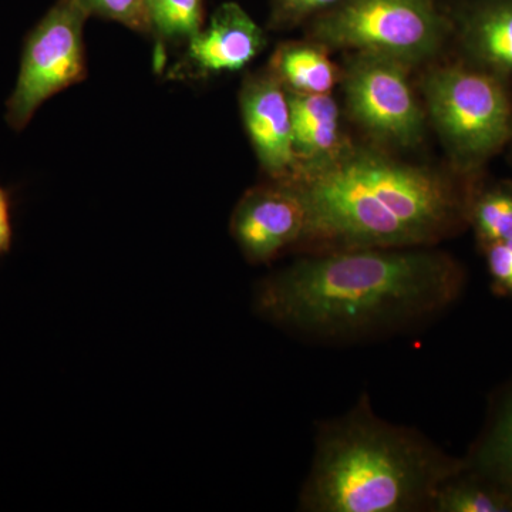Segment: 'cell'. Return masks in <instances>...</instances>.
Returning <instances> with one entry per match:
<instances>
[{
  "label": "cell",
  "mask_w": 512,
  "mask_h": 512,
  "mask_svg": "<svg viewBox=\"0 0 512 512\" xmlns=\"http://www.w3.org/2000/svg\"><path fill=\"white\" fill-rule=\"evenodd\" d=\"M431 121L458 167L473 171L512 137L507 82L477 66L433 70L423 84Z\"/></svg>",
  "instance_id": "277c9868"
},
{
  "label": "cell",
  "mask_w": 512,
  "mask_h": 512,
  "mask_svg": "<svg viewBox=\"0 0 512 512\" xmlns=\"http://www.w3.org/2000/svg\"><path fill=\"white\" fill-rule=\"evenodd\" d=\"M453 256L424 248L320 252L265 279L256 311L320 340H356L447 311L466 289Z\"/></svg>",
  "instance_id": "6da1fadb"
},
{
  "label": "cell",
  "mask_w": 512,
  "mask_h": 512,
  "mask_svg": "<svg viewBox=\"0 0 512 512\" xmlns=\"http://www.w3.org/2000/svg\"><path fill=\"white\" fill-rule=\"evenodd\" d=\"M466 467L512 495V379L491 396L487 419Z\"/></svg>",
  "instance_id": "7c38bea8"
},
{
  "label": "cell",
  "mask_w": 512,
  "mask_h": 512,
  "mask_svg": "<svg viewBox=\"0 0 512 512\" xmlns=\"http://www.w3.org/2000/svg\"><path fill=\"white\" fill-rule=\"evenodd\" d=\"M291 183L305 201L301 245L312 254L430 247L468 222L471 194L424 168L367 151L301 168Z\"/></svg>",
  "instance_id": "7a4b0ae2"
},
{
  "label": "cell",
  "mask_w": 512,
  "mask_h": 512,
  "mask_svg": "<svg viewBox=\"0 0 512 512\" xmlns=\"http://www.w3.org/2000/svg\"><path fill=\"white\" fill-rule=\"evenodd\" d=\"M264 33L237 3H225L210 25L190 39V60L202 72H237L264 47Z\"/></svg>",
  "instance_id": "30bf717a"
},
{
  "label": "cell",
  "mask_w": 512,
  "mask_h": 512,
  "mask_svg": "<svg viewBox=\"0 0 512 512\" xmlns=\"http://www.w3.org/2000/svg\"><path fill=\"white\" fill-rule=\"evenodd\" d=\"M461 42L473 66L512 80V0H480L461 25Z\"/></svg>",
  "instance_id": "8fae6325"
},
{
  "label": "cell",
  "mask_w": 512,
  "mask_h": 512,
  "mask_svg": "<svg viewBox=\"0 0 512 512\" xmlns=\"http://www.w3.org/2000/svg\"><path fill=\"white\" fill-rule=\"evenodd\" d=\"M468 222L473 225L481 247L512 239V187L501 184L473 192Z\"/></svg>",
  "instance_id": "2e32d148"
},
{
  "label": "cell",
  "mask_w": 512,
  "mask_h": 512,
  "mask_svg": "<svg viewBox=\"0 0 512 512\" xmlns=\"http://www.w3.org/2000/svg\"><path fill=\"white\" fill-rule=\"evenodd\" d=\"M242 119L259 163L279 181L293 180L298 157L293 148L291 106L275 74L254 77L241 93Z\"/></svg>",
  "instance_id": "9c48e42d"
},
{
  "label": "cell",
  "mask_w": 512,
  "mask_h": 512,
  "mask_svg": "<svg viewBox=\"0 0 512 512\" xmlns=\"http://www.w3.org/2000/svg\"><path fill=\"white\" fill-rule=\"evenodd\" d=\"M305 201L295 184L279 181L249 191L232 217L238 247L254 264H264L285 249L301 245L306 231Z\"/></svg>",
  "instance_id": "ba28073f"
},
{
  "label": "cell",
  "mask_w": 512,
  "mask_h": 512,
  "mask_svg": "<svg viewBox=\"0 0 512 512\" xmlns=\"http://www.w3.org/2000/svg\"><path fill=\"white\" fill-rule=\"evenodd\" d=\"M89 12L83 0H59L32 30L8 101L10 127L23 130L46 100L82 82L86 76L83 28Z\"/></svg>",
  "instance_id": "8992f818"
},
{
  "label": "cell",
  "mask_w": 512,
  "mask_h": 512,
  "mask_svg": "<svg viewBox=\"0 0 512 512\" xmlns=\"http://www.w3.org/2000/svg\"><path fill=\"white\" fill-rule=\"evenodd\" d=\"M444 20L430 0H342L315 23L319 45L380 53L410 64L439 52Z\"/></svg>",
  "instance_id": "5b68a950"
},
{
  "label": "cell",
  "mask_w": 512,
  "mask_h": 512,
  "mask_svg": "<svg viewBox=\"0 0 512 512\" xmlns=\"http://www.w3.org/2000/svg\"><path fill=\"white\" fill-rule=\"evenodd\" d=\"M487 261L491 289L497 295L512 299V239L481 247Z\"/></svg>",
  "instance_id": "d6986e66"
},
{
  "label": "cell",
  "mask_w": 512,
  "mask_h": 512,
  "mask_svg": "<svg viewBox=\"0 0 512 512\" xmlns=\"http://www.w3.org/2000/svg\"><path fill=\"white\" fill-rule=\"evenodd\" d=\"M466 468L419 431L387 423L367 394L316 436L315 457L301 494L311 512L431 511L441 485Z\"/></svg>",
  "instance_id": "3957f363"
},
{
  "label": "cell",
  "mask_w": 512,
  "mask_h": 512,
  "mask_svg": "<svg viewBox=\"0 0 512 512\" xmlns=\"http://www.w3.org/2000/svg\"><path fill=\"white\" fill-rule=\"evenodd\" d=\"M340 2L342 0H279V6L285 18L299 20L318 10L336 6Z\"/></svg>",
  "instance_id": "ffe728a7"
},
{
  "label": "cell",
  "mask_w": 512,
  "mask_h": 512,
  "mask_svg": "<svg viewBox=\"0 0 512 512\" xmlns=\"http://www.w3.org/2000/svg\"><path fill=\"white\" fill-rule=\"evenodd\" d=\"M148 19L165 37H194L201 32L202 0H146Z\"/></svg>",
  "instance_id": "e0dca14e"
},
{
  "label": "cell",
  "mask_w": 512,
  "mask_h": 512,
  "mask_svg": "<svg viewBox=\"0 0 512 512\" xmlns=\"http://www.w3.org/2000/svg\"><path fill=\"white\" fill-rule=\"evenodd\" d=\"M433 512H512V495L464 468L441 485Z\"/></svg>",
  "instance_id": "9a60e30c"
},
{
  "label": "cell",
  "mask_w": 512,
  "mask_h": 512,
  "mask_svg": "<svg viewBox=\"0 0 512 512\" xmlns=\"http://www.w3.org/2000/svg\"><path fill=\"white\" fill-rule=\"evenodd\" d=\"M83 2L89 10L117 20L128 28L146 30L151 26L146 0H83Z\"/></svg>",
  "instance_id": "ac0fdd59"
},
{
  "label": "cell",
  "mask_w": 512,
  "mask_h": 512,
  "mask_svg": "<svg viewBox=\"0 0 512 512\" xmlns=\"http://www.w3.org/2000/svg\"><path fill=\"white\" fill-rule=\"evenodd\" d=\"M406 63L372 52H356L345 73L350 116L373 136L396 146L410 147L424 134V113Z\"/></svg>",
  "instance_id": "52a82bcc"
},
{
  "label": "cell",
  "mask_w": 512,
  "mask_h": 512,
  "mask_svg": "<svg viewBox=\"0 0 512 512\" xmlns=\"http://www.w3.org/2000/svg\"><path fill=\"white\" fill-rule=\"evenodd\" d=\"M325 46L292 43L274 57V74L291 92L328 94L338 82V70Z\"/></svg>",
  "instance_id": "5bb4252c"
},
{
  "label": "cell",
  "mask_w": 512,
  "mask_h": 512,
  "mask_svg": "<svg viewBox=\"0 0 512 512\" xmlns=\"http://www.w3.org/2000/svg\"><path fill=\"white\" fill-rule=\"evenodd\" d=\"M288 99L296 157L315 165L332 160L339 147V107L335 99L329 93L296 92H289Z\"/></svg>",
  "instance_id": "4fadbf2b"
},
{
  "label": "cell",
  "mask_w": 512,
  "mask_h": 512,
  "mask_svg": "<svg viewBox=\"0 0 512 512\" xmlns=\"http://www.w3.org/2000/svg\"><path fill=\"white\" fill-rule=\"evenodd\" d=\"M10 244H12V222H10L9 197L0 187V255L9 251Z\"/></svg>",
  "instance_id": "44dd1931"
}]
</instances>
